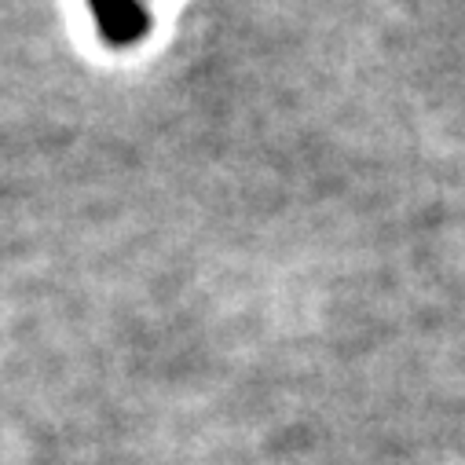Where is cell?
I'll use <instances>...</instances> for the list:
<instances>
[{"label":"cell","mask_w":465,"mask_h":465,"mask_svg":"<svg viewBox=\"0 0 465 465\" xmlns=\"http://www.w3.org/2000/svg\"><path fill=\"white\" fill-rule=\"evenodd\" d=\"M88 5H92L99 34L110 45H133L147 34L151 15L143 8V0H88Z\"/></svg>","instance_id":"1"}]
</instances>
